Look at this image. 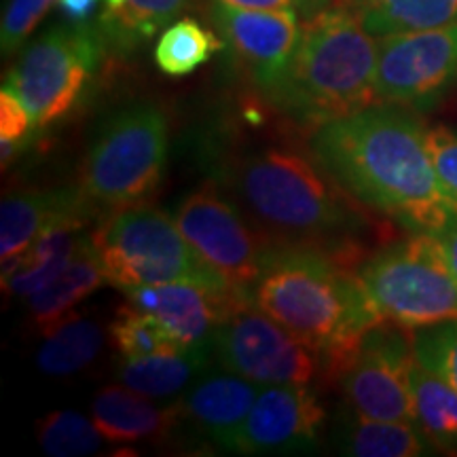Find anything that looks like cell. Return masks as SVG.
I'll return each instance as SVG.
<instances>
[{"label": "cell", "instance_id": "obj_11", "mask_svg": "<svg viewBox=\"0 0 457 457\" xmlns=\"http://www.w3.org/2000/svg\"><path fill=\"white\" fill-rule=\"evenodd\" d=\"M413 330L381 320L362 335L328 384L339 387L347 407L360 415L413 421Z\"/></svg>", "mask_w": 457, "mask_h": 457}, {"label": "cell", "instance_id": "obj_36", "mask_svg": "<svg viewBox=\"0 0 457 457\" xmlns=\"http://www.w3.org/2000/svg\"><path fill=\"white\" fill-rule=\"evenodd\" d=\"M347 4H350V0H293V9L301 17V21L324 13V11L347 7Z\"/></svg>", "mask_w": 457, "mask_h": 457}, {"label": "cell", "instance_id": "obj_37", "mask_svg": "<svg viewBox=\"0 0 457 457\" xmlns=\"http://www.w3.org/2000/svg\"><path fill=\"white\" fill-rule=\"evenodd\" d=\"M239 9H293V0H222Z\"/></svg>", "mask_w": 457, "mask_h": 457}, {"label": "cell", "instance_id": "obj_5", "mask_svg": "<svg viewBox=\"0 0 457 457\" xmlns=\"http://www.w3.org/2000/svg\"><path fill=\"white\" fill-rule=\"evenodd\" d=\"M89 236L106 282L119 290L195 284L219 295L242 296L195 253L176 219L146 202L106 212Z\"/></svg>", "mask_w": 457, "mask_h": 457}, {"label": "cell", "instance_id": "obj_20", "mask_svg": "<svg viewBox=\"0 0 457 457\" xmlns=\"http://www.w3.org/2000/svg\"><path fill=\"white\" fill-rule=\"evenodd\" d=\"M333 436L341 453L356 457H420L434 451L415 421L373 420L350 407L337 413Z\"/></svg>", "mask_w": 457, "mask_h": 457}, {"label": "cell", "instance_id": "obj_4", "mask_svg": "<svg viewBox=\"0 0 457 457\" xmlns=\"http://www.w3.org/2000/svg\"><path fill=\"white\" fill-rule=\"evenodd\" d=\"M379 38L347 7L301 21V38L271 102L299 125H318L377 104Z\"/></svg>", "mask_w": 457, "mask_h": 457}, {"label": "cell", "instance_id": "obj_6", "mask_svg": "<svg viewBox=\"0 0 457 457\" xmlns=\"http://www.w3.org/2000/svg\"><path fill=\"white\" fill-rule=\"evenodd\" d=\"M170 151L168 117L131 104L102 125L85 155L79 188L98 212L145 204L162 185Z\"/></svg>", "mask_w": 457, "mask_h": 457}, {"label": "cell", "instance_id": "obj_19", "mask_svg": "<svg viewBox=\"0 0 457 457\" xmlns=\"http://www.w3.org/2000/svg\"><path fill=\"white\" fill-rule=\"evenodd\" d=\"M87 220L68 219L51 225L26 254L3 267V290L17 299H28L66 270L85 239Z\"/></svg>", "mask_w": 457, "mask_h": 457}, {"label": "cell", "instance_id": "obj_18", "mask_svg": "<svg viewBox=\"0 0 457 457\" xmlns=\"http://www.w3.org/2000/svg\"><path fill=\"white\" fill-rule=\"evenodd\" d=\"M91 420L104 441L159 443L180 421L179 404L157 407L153 398L121 386H106L91 400Z\"/></svg>", "mask_w": 457, "mask_h": 457}, {"label": "cell", "instance_id": "obj_30", "mask_svg": "<svg viewBox=\"0 0 457 457\" xmlns=\"http://www.w3.org/2000/svg\"><path fill=\"white\" fill-rule=\"evenodd\" d=\"M415 358L457 390V318L413 330Z\"/></svg>", "mask_w": 457, "mask_h": 457}, {"label": "cell", "instance_id": "obj_3", "mask_svg": "<svg viewBox=\"0 0 457 457\" xmlns=\"http://www.w3.org/2000/svg\"><path fill=\"white\" fill-rule=\"evenodd\" d=\"M250 301L322 358L330 381L362 335L381 322L356 271L316 248L279 245Z\"/></svg>", "mask_w": 457, "mask_h": 457}, {"label": "cell", "instance_id": "obj_29", "mask_svg": "<svg viewBox=\"0 0 457 457\" xmlns=\"http://www.w3.org/2000/svg\"><path fill=\"white\" fill-rule=\"evenodd\" d=\"M37 436L51 457H83L102 447V436L94 420L77 411H54L37 424Z\"/></svg>", "mask_w": 457, "mask_h": 457}, {"label": "cell", "instance_id": "obj_2", "mask_svg": "<svg viewBox=\"0 0 457 457\" xmlns=\"http://www.w3.org/2000/svg\"><path fill=\"white\" fill-rule=\"evenodd\" d=\"M212 180L273 244L322 250L350 267L367 220L310 146L237 140L212 155Z\"/></svg>", "mask_w": 457, "mask_h": 457}, {"label": "cell", "instance_id": "obj_8", "mask_svg": "<svg viewBox=\"0 0 457 457\" xmlns=\"http://www.w3.org/2000/svg\"><path fill=\"white\" fill-rule=\"evenodd\" d=\"M104 51L98 26L64 20L26 45L4 87L24 102L34 128L47 129L77 108Z\"/></svg>", "mask_w": 457, "mask_h": 457}, {"label": "cell", "instance_id": "obj_22", "mask_svg": "<svg viewBox=\"0 0 457 457\" xmlns=\"http://www.w3.org/2000/svg\"><path fill=\"white\" fill-rule=\"evenodd\" d=\"M212 345H193L179 352L151 353L125 358L117 364V379L142 396L171 398L191 386L199 373L208 369Z\"/></svg>", "mask_w": 457, "mask_h": 457}, {"label": "cell", "instance_id": "obj_32", "mask_svg": "<svg viewBox=\"0 0 457 457\" xmlns=\"http://www.w3.org/2000/svg\"><path fill=\"white\" fill-rule=\"evenodd\" d=\"M54 4H57V0H9L3 13V28H0L3 55H13L15 51L24 47V43Z\"/></svg>", "mask_w": 457, "mask_h": 457}, {"label": "cell", "instance_id": "obj_14", "mask_svg": "<svg viewBox=\"0 0 457 457\" xmlns=\"http://www.w3.org/2000/svg\"><path fill=\"white\" fill-rule=\"evenodd\" d=\"M327 411L310 386H262L233 438L231 453H296L320 443Z\"/></svg>", "mask_w": 457, "mask_h": 457}, {"label": "cell", "instance_id": "obj_23", "mask_svg": "<svg viewBox=\"0 0 457 457\" xmlns=\"http://www.w3.org/2000/svg\"><path fill=\"white\" fill-rule=\"evenodd\" d=\"M104 345V333L96 320L71 312L43 333L37 364L51 377H68L89 367Z\"/></svg>", "mask_w": 457, "mask_h": 457}, {"label": "cell", "instance_id": "obj_9", "mask_svg": "<svg viewBox=\"0 0 457 457\" xmlns=\"http://www.w3.org/2000/svg\"><path fill=\"white\" fill-rule=\"evenodd\" d=\"M174 219L195 253L237 295L250 299L254 284L279 245L259 231L214 180L193 188L179 204Z\"/></svg>", "mask_w": 457, "mask_h": 457}, {"label": "cell", "instance_id": "obj_24", "mask_svg": "<svg viewBox=\"0 0 457 457\" xmlns=\"http://www.w3.org/2000/svg\"><path fill=\"white\" fill-rule=\"evenodd\" d=\"M188 3L191 0H123L121 7L104 11L96 26L106 49L129 54L151 41L162 28L170 26Z\"/></svg>", "mask_w": 457, "mask_h": 457}, {"label": "cell", "instance_id": "obj_21", "mask_svg": "<svg viewBox=\"0 0 457 457\" xmlns=\"http://www.w3.org/2000/svg\"><path fill=\"white\" fill-rule=\"evenodd\" d=\"M104 284H108L104 270H102L98 253H96L87 233L66 270L38 293L28 296L30 322L38 333H47L55 322L74 312V305L87 299Z\"/></svg>", "mask_w": 457, "mask_h": 457}, {"label": "cell", "instance_id": "obj_17", "mask_svg": "<svg viewBox=\"0 0 457 457\" xmlns=\"http://www.w3.org/2000/svg\"><path fill=\"white\" fill-rule=\"evenodd\" d=\"M261 390L254 381L225 370L205 377L176 404L180 420H187L216 447L228 451Z\"/></svg>", "mask_w": 457, "mask_h": 457}, {"label": "cell", "instance_id": "obj_35", "mask_svg": "<svg viewBox=\"0 0 457 457\" xmlns=\"http://www.w3.org/2000/svg\"><path fill=\"white\" fill-rule=\"evenodd\" d=\"M430 237L438 256H441L445 265H447V270L453 273V278L457 279V222L441 228V231L430 233Z\"/></svg>", "mask_w": 457, "mask_h": 457}, {"label": "cell", "instance_id": "obj_28", "mask_svg": "<svg viewBox=\"0 0 457 457\" xmlns=\"http://www.w3.org/2000/svg\"><path fill=\"white\" fill-rule=\"evenodd\" d=\"M111 341L114 350L125 358L185 350V347L163 328V324L159 322L157 318L138 310V307L131 305V303L117 310V316H114L111 324Z\"/></svg>", "mask_w": 457, "mask_h": 457}, {"label": "cell", "instance_id": "obj_10", "mask_svg": "<svg viewBox=\"0 0 457 457\" xmlns=\"http://www.w3.org/2000/svg\"><path fill=\"white\" fill-rule=\"evenodd\" d=\"M212 353L222 370L259 386H310L322 377V358L262 313L242 301L214 330Z\"/></svg>", "mask_w": 457, "mask_h": 457}, {"label": "cell", "instance_id": "obj_34", "mask_svg": "<svg viewBox=\"0 0 457 457\" xmlns=\"http://www.w3.org/2000/svg\"><path fill=\"white\" fill-rule=\"evenodd\" d=\"M121 4L123 0H57V9L62 11L64 20L74 24H94V17Z\"/></svg>", "mask_w": 457, "mask_h": 457}, {"label": "cell", "instance_id": "obj_26", "mask_svg": "<svg viewBox=\"0 0 457 457\" xmlns=\"http://www.w3.org/2000/svg\"><path fill=\"white\" fill-rule=\"evenodd\" d=\"M413 421L434 449H457V390L415 358L411 370Z\"/></svg>", "mask_w": 457, "mask_h": 457}, {"label": "cell", "instance_id": "obj_1", "mask_svg": "<svg viewBox=\"0 0 457 457\" xmlns=\"http://www.w3.org/2000/svg\"><path fill=\"white\" fill-rule=\"evenodd\" d=\"M307 146L360 204L413 233L457 222V199L438 179L426 128L404 106L377 102L312 129Z\"/></svg>", "mask_w": 457, "mask_h": 457}, {"label": "cell", "instance_id": "obj_33", "mask_svg": "<svg viewBox=\"0 0 457 457\" xmlns=\"http://www.w3.org/2000/svg\"><path fill=\"white\" fill-rule=\"evenodd\" d=\"M426 145L438 179L457 199V129L447 125L426 128Z\"/></svg>", "mask_w": 457, "mask_h": 457}, {"label": "cell", "instance_id": "obj_16", "mask_svg": "<svg viewBox=\"0 0 457 457\" xmlns=\"http://www.w3.org/2000/svg\"><path fill=\"white\" fill-rule=\"evenodd\" d=\"M100 212L79 187L24 188L4 195L0 205V261L20 259L51 225L77 219L91 222Z\"/></svg>", "mask_w": 457, "mask_h": 457}, {"label": "cell", "instance_id": "obj_7", "mask_svg": "<svg viewBox=\"0 0 457 457\" xmlns=\"http://www.w3.org/2000/svg\"><path fill=\"white\" fill-rule=\"evenodd\" d=\"M356 278L377 316L404 328H424L457 318V279L430 233H413L386 245L356 267Z\"/></svg>", "mask_w": 457, "mask_h": 457}, {"label": "cell", "instance_id": "obj_27", "mask_svg": "<svg viewBox=\"0 0 457 457\" xmlns=\"http://www.w3.org/2000/svg\"><path fill=\"white\" fill-rule=\"evenodd\" d=\"M220 49H225L220 34L187 17L165 28L155 47V64L165 77H187Z\"/></svg>", "mask_w": 457, "mask_h": 457}, {"label": "cell", "instance_id": "obj_25", "mask_svg": "<svg viewBox=\"0 0 457 457\" xmlns=\"http://www.w3.org/2000/svg\"><path fill=\"white\" fill-rule=\"evenodd\" d=\"M347 9L377 38L457 21V0H350Z\"/></svg>", "mask_w": 457, "mask_h": 457}, {"label": "cell", "instance_id": "obj_15", "mask_svg": "<svg viewBox=\"0 0 457 457\" xmlns=\"http://www.w3.org/2000/svg\"><path fill=\"white\" fill-rule=\"evenodd\" d=\"M125 299L151 313L182 347L208 345L214 330L244 296L219 295L195 284L131 286L121 290Z\"/></svg>", "mask_w": 457, "mask_h": 457}, {"label": "cell", "instance_id": "obj_13", "mask_svg": "<svg viewBox=\"0 0 457 457\" xmlns=\"http://www.w3.org/2000/svg\"><path fill=\"white\" fill-rule=\"evenodd\" d=\"M212 20L222 41L267 98L282 85L301 38L295 9H239L216 0Z\"/></svg>", "mask_w": 457, "mask_h": 457}, {"label": "cell", "instance_id": "obj_12", "mask_svg": "<svg viewBox=\"0 0 457 457\" xmlns=\"http://www.w3.org/2000/svg\"><path fill=\"white\" fill-rule=\"evenodd\" d=\"M455 81L457 21L379 38V102L404 108H424L434 104Z\"/></svg>", "mask_w": 457, "mask_h": 457}, {"label": "cell", "instance_id": "obj_31", "mask_svg": "<svg viewBox=\"0 0 457 457\" xmlns=\"http://www.w3.org/2000/svg\"><path fill=\"white\" fill-rule=\"evenodd\" d=\"M34 121L17 96L9 87L0 91V151H3V170L15 162L32 140Z\"/></svg>", "mask_w": 457, "mask_h": 457}]
</instances>
